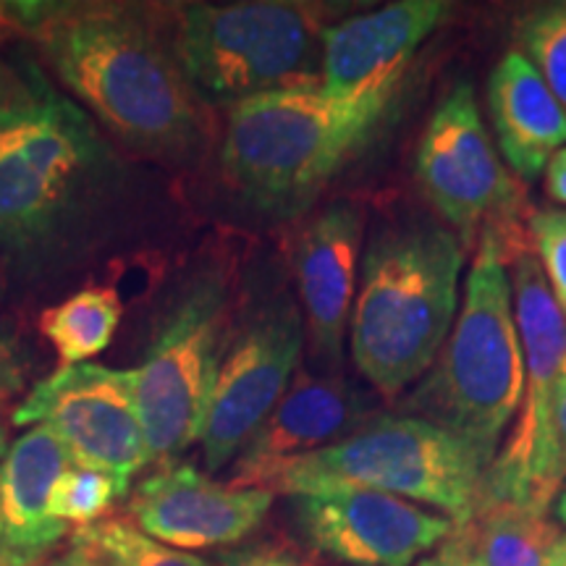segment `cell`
Instances as JSON below:
<instances>
[{
  "instance_id": "6da1fadb",
  "label": "cell",
  "mask_w": 566,
  "mask_h": 566,
  "mask_svg": "<svg viewBox=\"0 0 566 566\" xmlns=\"http://www.w3.org/2000/svg\"><path fill=\"white\" fill-rule=\"evenodd\" d=\"M0 19L30 34L63 87L126 145L179 155L200 139L195 90L142 13L111 3H13Z\"/></svg>"
},
{
  "instance_id": "7a4b0ae2",
  "label": "cell",
  "mask_w": 566,
  "mask_h": 566,
  "mask_svg": "<svg viewBox=\"0 0 566 566\" xmlns=\"http://www.w3.org/2000/svg\"><path fill=\"white\" fill-rule=\"evenodd\" d=\"M464 247L451 229L399 221L367 244L349 317L352 363L396 405L436 363L459 313Z\"/></svg>"
},
{
  "instance_id": "3957f363",
  "label": "cell",
  "mask_w": 566,
  "mask_h": 566,
  "mask_svg": "<svg viewBox=\"0 0 566 566\" xmlns=\"http://www.w3.org/2000/svg\"><path fill=\"white\" fill-rule=\"evenodd\" d=\"M509 252L485 231L464 283L462 310L417 388L396 401L495 459L525 399V354L514 321Z\"/></svg>"
},
{
  "instance_id": "277c9868",
  "label": "cell",
  "mask_w": 566,
  "mask_h": 566,
  "mask_svg": "<svg viewBox=\"0 0 566 566\" xmlns=\"http://www.w3.org/2000/svg\"><path fill=\"white\" fill-rule=\"evenodd\" d=\"M391 103L394 97L344 101L313 84L231 105L223 176L258 208L292 210L342 171Z\"/></svg>"
},
{
  "instance_id": "5b68a950",
  "label": "cell",
  "mask_w": 566,
  "mask_h": 566,
  "mask_svg": "<svg viewBox=\"0 0 566 566\" xmlns=\"http://www.w3.org/2000/svg\"><path fill=\"white\" fill-rule=\"evenodd\" d=\"M491 464L483 451L433 422L375 415L342 441L275 467L258 488L289 499L342 488L388 493L464 525L483 506Z\"/></svg>"
},
{
  "instance_id": "8992f818",
  "label": "cell",
  "mask_w": 566,
  "mask_h": 566,
  "mask_svg": "<svg viewBox=\"0 0 566 566\" xmlns=\"http://www.w3.org/2000/svg\"><path fill=\"white\" fill-rule=\"evenodd\" d=\"M325 30V13L310 3H189L176 11L168 45L197 97L237 105L321 84Z\"/></svg>"
},
{
  "instance_id": "52a82bcc",
  "label": "cell",
  "mask_w": 566,
  "mask_h": 566,
  "mask_svg": "<svg viewBox=\"0 0 566 566\" xmlns=\"http://www.w3.org/2000/svg\"><path fill=\"white\" fill-rule=\"evenodd\" d=\"M101 155L95 124L42 71L0 69V247L48 237Z\"/></svg>"
},
{
  "instance_id": "ba28073f",
  "label": "cell",
  "mask_w": 566,
  "mask_h": 566,
  "mask_svg": "<svg viewBox=\"0 0 566 566\" xmlns=\"http://www.w3.org/2000/svg\"><path fill=\"white\" fill-rule=\"evenodd\" d=\"M231 281L202 273L184 289L134 367L139 422L150 464L171 467L200 443L218 367L231 342Z\"/></svg>"
},
{
  "instance_id": "9c48e42d",
  "label": "cell",
  "mask_w": 566,
  "mask_h": 566,
  "mask_svg": "<svg viewBox=\"0 0 566 566\" xmlns=\"http://www.w3.org/2000/svg\"><path fill=\"white\" fill-rule=\"evenodd\" d=\"M415 176L424 200L462 242L491 231L509 258L522 250L514 231L520 184L488 137L470 82L454 84L438 103L417 147Z\"/></svg>"
},
{
  "instance_id": "30bf717a",
  "label": "cell",
  "mask_w": 566,
  "mask_h": 566,
  "mask_svg": "<svg viewBox=\"0 0 566 566\" xmlns=\"http://www.w3.org/2000/svg\"><path fill=\"white\" fill-rule=\"evenodd\" d=\"M304 344L300 302L286 292L273 294L233 328L200 438L205 470L221 472L233 464L292 386L302 367Z\"/></svg>"
},
{
  "instance_id": "8fae6325",
  "label": "cell",
  "mask_w": 566,
  "mask_h": 566,
  "mask_svg": "<svg viewBox=\"0 0 566 566\" xmlns=\"http://www.w3.org/2000/svg\"><path fill=\"white\" fill-rule=\"evenodd\" d=\"M11 422L17 428L42 424L63 443L71 464L108 472L126 488L142 467L150 464L134 367L116 370L97 363L59 367L19 401Z\"/></svg>"
},
{
  "instance_id": "7c38bea8",
  "label": "cell",
  "mask_w": 566,
  "mask_h": 566,
  "mask_svg": "<svg viewBox=\"0 0 566 566\" xmlns=\"http://www.w3.org/2000/svg\"><path fill=\"white\" fill-rule=\"evenodd\" d=\"M292 516L307 546L349 566H415L457 527L412 501L357 488L294 495Z\"/></svg>"
},
{
  "instance_id": "4fadbf2b",
  "label": "cell",
  "mask_w": 566,
  "mask_h": 566,
  "mask_svg": "<svg viewBox=\"0 0 566 566\" xmlns=\"http://www.w3.org/2000/svg\"><path fill=\"white\" fill-rule=\"evenodd\" d=\"M512 271L514 321L525 354V399L512 433L495 454L485 480L483 504H509L546 430L558 370L566 354V317L554 300L537 254L516 250L506 260Z\"/></svg>"
},
{
  "instance_id": "5bb4252c",
  "label": "cell",
  "mask_w": 566,
  "mask_h": 566,
  "mask_svg": "<svg viewBox=\"0 0 566 566\" xmlns=\"http://www.w3.org/2000/svg\"><path fill=\"white\" fill-rule=\"evenodd\" d=\"M273 493L218 483L192 462L163 467L137 485L129 514L142 533L179 551L229 548L265 522Z\"/></svg>"
},
{
  "instance_id": "9a60e30c",
  "label": "cell",
  "mask_w": 566,
  "mask_h": 566,
  "mask_svg": "<svg viewBox=\"0 0 566 566\" xmlns=\"http://www.w3.org/2000/svg\"><path fill=\"white\" fill-rule=\"evenodd\" d=\"M449 9L443 0H399L331 24L323 34L321 87L344 101L396 97L409 61Z\"/></svg>"
},
{
  "instance_id": "2e32d148",
  "label": "cell",
  "mask_w": 566,
  "mask_h": 566,
  "mask_svg": "<svg viewBox=\"0 0 566 566\" xmlns=\"http://www.w3.org/2000/svg\"><path fill=\"white\" fill-rule=\"evenodd\" d=\"M373 396L354 388L344 375L300 370L233 459L229 485L258 488L275 467L352 436L373 420Z\"/></svg>"
},
{
  "instance_id": "e0dca14e",
  "label": "cell",
  "mask_w": 566,
  "mask_h": 566,
  "mask_svg": "<svg viewBox=\"0 0 566 566\" xmlns=\"http://www.w3.org/2000/svg\"><path fill=\"white\" fill-rule=\"evenodd\" d=\"M365 216L352 200L331 202L300 231L294 279L304 321V342L323 367L342 365L344 336L357 296V263Z\"/></svg>"
},
{
  "instance_id": "ac0fdd59",
  "label": "cell",
  "mask_w": 566,
  "mask_h": 566,
  "mask_svg": "<svg viewBox=\"0 0 566 566\" xmlns=\"http://www.w3.org/2000/svg\"><path fill=\"white\" fill-rule=\"evenodd\" d=\"M69 467L63 443L42 424L9 446L0 464V566H45L69 535L51 514L53 491Z\"/></svg>"
},
{
  "instance_id": "d6986e66",
  "label": "cell",
  "mask_w": 566,
  "mask_h": 566,
  "mask_svg": "<svg viewBox=\"0 0 566 566\" xmlns=\"http://www.w3.org/2000/svg\"><path fill=\"white\" fill-rule=\"evenodd\" d=\"M488 111L509 168L533 181L566 147V111L520 51L506 53L488 76Z\"/></svg>"
},
{
  "instance_id": "ffe728a7",
  "label": "cell",
  "mask_w": 566,
  "mask_h": 566,
  "mask_svg": "<svg viewBox=\"0 0 566 566\" xmlns=\"http://www.w3.org/2000/svg\"><path fill=\"white\" fill-rule=\"evenodd\" d=\"M457 527L483 566H546L548 551L562 535L546 514L516 504H483Z\"/></svg>"
},
{
  "instance_id": "44dd1931",
  "label": "cell",
  "mask_w": 566,
  "mask_h": 566,
  "mask_svg": "<svg viewBox=\"0 0 566 566\" xmlns=\"http://www.w3.org/2000/svg\"><path fill=\"white\" fill-rule=\"evenodd\" d=\"M122 313L124 302L116 289L90 286L48 307L40 315V331L59 352L61 367L82 365L108 349Z\"/></svg>"
},
{
  "instance_id": "7402d4cb",
  "label": "cell",
  "mask_w": 566,
  "mask_h": 566,
  "mask_svg": "<svg viewBox=\"0 0 566 566\" xmlns=\"http://www.w3.org/2000/svg\"><path fill=\"white\" fill-rule=\"evenodd\" d=\"M103 566H216L192 551L155 541L129 520H103L76 533V543Z\"/></svg>"
},
{
  "instance_id": "603a6c76",
  "label": "cell",
  "mask_w": 566,
  "mask_h": 566,
  "mask_svg": "<svg viewBox=\"0 0 566 566\" xmlns=\"http://www.w3.org/2000/svg\"><path fill=\"white\" fill-rule=\"evenodd\" d=\"M566 483V354L562 370H558L554 401L546 430L537 443L533 459H530L525 475L512 495L509 504L533 509L537 514H548L554 506L558 491Z\"/></svg>"
},
{
  "instance_id": "cb8c5ba5",
  "label": "cell",
  "mask_w": 566,
  "mask_h": 566,
  "mask_svg": "<svg viewBox=\"0 0 566 566\" xmlns=\"http://www.w3.org/2000/svg\"><path fill=\"white\" fill-rule=\"evenodd\" d=\"M522 55L533 63L566 111V0L522 13L514 24Z\"/></svg>"
},
{
  "instance_id": "d4e9b609",
  "label": "cell",
  "mask_w": 566,
  "mask_h": 566,
  "mask_svg": "<svg viewBox=\"0 0 566 566\" xmlns=\"http://www.w3.org/2000/svg\"><path fill=\"white\" fill-rule=\"evenodd\" d=\"M129 493L122 480L108 472L87 470V467L71 464L55 485L51 499V514L63 525L71 527H92L103 522L111 506Z\"/></svg>"
},
{
  "instance_id": "484cf974",
  "label": "cell",
  "mask_w": 566,
  "mask_h": 566,
  "mask_svg": "<svg viewBox=\"0 0 566 566\" xmlns=\"http://www.w3.org/2000/svg\"><path fill=\"white\" fill-rule=\"evenodd\" d=\"M530 233L554 300L566 317V210H541L530 218Z\"/></svg>"
},
{
  "instance_id": "4316f807",
  "label": "cell",
  "mask_w": 566,
  "mask_h": 566,
  "mask_svg": "<svg viewBox=\"0 0 566 566\" xmlns=\"http://www.w3.org/2000/svg\"><path fill=\"white\" fill-rule=\"evenodd\" d=\"M216 566H307L292 548L275 543H252L223 551Z\"/></svg>"
},
{
  "instance_id": "83f0119b",
  "label": "cell",
  "mask_w": 566,
  "mask_h": 566,
  "mask_svg": "<svg viewBox=\"0 0 566 566\" xmlns=\"http://www.w3.org/2000/svg\"><path fill=\"white\" fill-rule=\"evenodd\" d=\"M27 363L17 338L0 328V405L24 391Z\"/></svg>"
},
{
  "instance_id": "f1b7e54d",
  "label": "cell",
  "mask_w": 566,
  "mask_h": 566,
  "mask_svg": "<svg viewBox=\"0 0 566 566\" xmlns=\"http://www.w3.org/2000/svg\"><path fill=\"white\" fill-rule=\"evenodd\" d=\"M415 566H483V564L478 562L475 551H472L467 535L459 527H454V533L446 537L441 546L430 551V554L420 558Z\"/></svg>"
},
{
  "instance_id": "f546056e",
  "label": "cell",
  "mask_w": 566,
  "mask_h": 566,
  "mask_svg": "<svg viewBox=\"0 0 566 566\" xmlns=\"http://www.w3.org/2000/svg\"><path fill=\"white\" fill-rule=\"evenodd\" d=\"M546 189L551 200L566 205V147L551 158L546 168Z\"/></svg>"
},
{
  "instance_id": "4dcf8cb0",
  "label": "cell",
  "mask_w": 566,
  "mask_h": 566,
  "mask_svg": "<svg viewBox=\"0 0 566 566\" xmlns=\"http://www.w3.org/2000/svg\"><path fill=\"white\" fill-rule=\"evenodd\" d=\"M546 566H566V533L558 535L554 546H551Z\"/></svg>"
},
{
  "instance_id": "1f68e13d",
  "label": "cell",
  "mask_w": 566,
  "mask_h": 566,
  "mask_svg": "<svg viewBox=\"0 0 566 566\" xmlns=\"http://www.w3.org/2000/svg\"><path fill=\"white\" fill-rule=\"evenodd\" d=\"M66 556L71 558V564H74V566H103L101 562H95V558H92L90 554H84V551H82L80 546L71 548Z\"/></svg>"
},
{
  "instance_id": "d6a6232c",
  "label": "cell",
  "mask_w": 566,
  "mask_h": 566,
  "mask_svg": "<svg viewBox=\"0 0 566 566\" xmlns=\"http://www.w3.org/2000/svg\"><path fill=\"white\" fill-rule=\"evenodd\" d=\"M554 514H556L558 525L566 527V483L562 485V491H558L556 501H554Z\"/></svg>"
},
{
  "instance_id": "836d02e7",
  "label": "cell",
  "mask_w": 566,
  "mask_h": 566,
  "mask_svg": "<svg viewBox=\"0 0 566 566\" xmlns=\"http://www.w3.org/2000/svg\"><path fill=\"white\" fill-rule=\"evenodd\" d=\"M9 451V428H6V420L0 417V457H6Z\"/></svg>"
},
{
  "instance_id": "e575fe53",
  "label": "cell",
  "mask_w": 566,
  "mask_h": 566,
  "mask_svg": "<svg viewBox=\"0 0 566 566\" xmlns=\"http://www.w3.org/2000/svg\"><path fill=\"white\" fill-rule=\"evenodd\" d=\"M45 566H74V564H71L69 556H63V558H55V562H48Z\"/></svg>"
},
{
  "instance_id": "d590c367",
  "label": "cell",
  "mask_w": 566,
  "mask_h": 566,
  "mask_svg": "<svg viewBox=\"0 0 566 566\" xmlns=\"http://www.w3.org/2000/svg\"><path fill=\"white\" fill-rule=\"evenodd\" d=\"M0 535H3V514H0Z\"/></svg>"
}]
</instances>
